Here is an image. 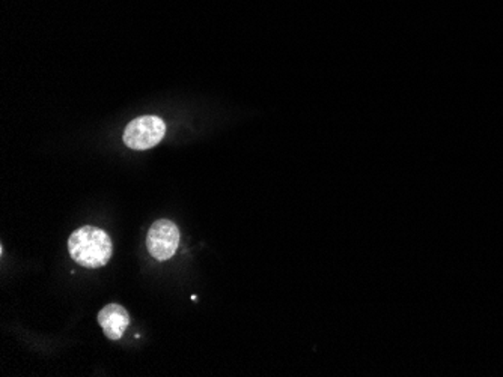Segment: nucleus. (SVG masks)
Returning a JSON list of instances; mask_svg holds the SVG:
<instances>
[{
	"label": "nucleus",
	"instance_id": "obj_1",
	"mask_svg": "<svg viewBox=\"0 0 503 377\" xmlns=\"http://www.w3.org/2000/svg\"><path fill=\"white\" fill-rule=\"evenodd\" d=\"M68 252L75 263L88 269L106 266L112 257L114 245L109 234L98 227L85 226L68 239Z\"/></svg>",
	"mask_w": 503,
	"mask_h": 377
},
{
	"label": "nucleus",
	"instance_id": "obj_2",
	"mask_svg": "<svg viewBox=\"0 0 503 377\" xmlns=\"http://www.w3.org/2000/svg\"><path fill=\"white\" fill-rule=\"evenodd\" d=\"M166 124L158 116H140L130 122L124 131V144L135 151H146L162 142Z\"/></svg>",
	"mask_w": 503,
	"mask_h": 377
},
{
	"label": "nucleus",
	"instance_id": "obj_3",
	"mask_svg": "<svg viewBox=\"0 0 503 377\" xmlns=\"http://www.w3.org/2000/svg\"><path fill=\"white\" fill-rule=\"evenodd\" d=\"M180 245V230L171 220H158L149 227L146 248L158 262H166L174 257Z\"/></svg>",
	"mask_w": 503,
	"mask_h": 377
},
{
	"label": "nucleus",
	"instance_id": "obj_4",
	"mask_svg": "<svg viewBox=\"0 0 503 377\" xmlns=\"http://www.w3.org/2000/svg\"><path fill=\"white\" fill-rule=\"evenodd\" d=\"M98 323L103 328L106 337L116 342L130 326V314L123 305L109 303L98 313Z\"/></svg>",
	"mask_w": 503,
	"mask_h": 377
}]
</instances>
